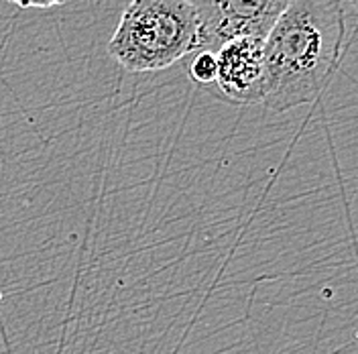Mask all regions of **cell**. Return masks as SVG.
<instances>
[{
	"instance_id": "cell-1",
	"label": "cell",
	"mask_w": 358,
	"mask_h": 354,
	"mask_svg": "<svg viewBox=\"0 0 358 354\" xmlns=\"http://www.w3.org/2000/svg\"><path fill=\"white\" fill-rule=\"evenodd\" d=\"M342 0H291L265 37V100L273 112L313 102L328 84L344 41Z\"/></svg>"
},
{
	"instance_id": "cell-2",
	"label": "cell",
	"mask_w": 358,
	"mask_h": 354,
	"mask_svg": "<svg viewBox=\"0 0 358 354\" xmlns=\"http://www.w3.org/2000/svg\"><path fill=\"white\" fill-rule=\"evenodd\" d=\"M200 22L189 0H131L108 41V55L127 71L167 69L194 55Z\"/></svg>"
},
{
	"instance_id": "cell-3",
	"label": "cell",
	"mask_w": 358,
	"mask_h": 354,
	"mask_svg": "<svg viewBox=\"0 0 358 354\" xmlns=\"http://www.w3.org/2000/svg\"><path fill=\"white\" fill-rule=\"evenodd\" d=\"M200 22L198 51H218L238 37L265 39L291 0H189ZM196 51V53H198Z\"/></svg>"
},
{
	"instance_id": "cell-4",
	"label": "cell",
	"mask_w": 358,
	"mask_h": 354,
	"mask_svg": "<svg viewBox=\"0 0 358 354\" xmlns=\"http://www.w3.org/2000/svg\"><path fill=\"white\" fill-rule=\"evenodd\" d=\"M216 53V96L232 104H259L265 100V39H230Z\"/></svg>"
},
{
	"instance_id": "cell-5",
	"label": "cell",
	"mask_w": 358,
	"mask_h": 354,
	"mask_svg": "<svg viewBox=\"0 0 358 354\" xmlns=\"http://www.w3.org/2000/svg\"><path fill=\"white\" fill-rule=\"evenodd\" d=\"M189 78L206 88H212L216 80V53L214 51H198L189 64Z\"/></svg>"
},
{
	"instance_id": "cell-6",
	"label": "cell",
	"mask_w": 358,
	"mask_h": 354,
	"mask_svg": "<svg viewBox=\"0 0 358 354\" xmlns=\"http://www.w3.org/2000/svg\"><path fill=\"white\" fill-rule=\"evenodd\" d=\"M21 8H51V6H59L66 0H8Z\"/></svg>"
},
{
	"instance_id": "cell-7",
	"label": "cell",
	"mask_w": 358,
	"mask_h": 354,
	"mask_svg": "<svg viewBox=\"0 0 358 354\" xmlns=\"http://www.w3.org/2000/svg\"><path fill=\"white\" fill-rule=\"evenodd\" d=\"M350 4L355 6V10H357V13H358V0H350Z\"/></svg>"
}]
</instances>
